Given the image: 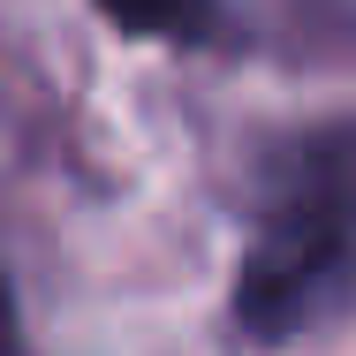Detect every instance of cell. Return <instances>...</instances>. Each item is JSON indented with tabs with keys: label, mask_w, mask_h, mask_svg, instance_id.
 Listing matches in <instances>:
<instances>
[{
	"label": "cell",
	"mask_w": 356,
	"mask_h": 356,
	"mask_svg": "<svg viewBox=\"0 0 356 356\" xmlns=\"http://www.w3.org/2000/svg\"><path fill=\"white\" fill-rule=\"evenodd\" d=\"M99 15L137 38H205L213 31V0H99Z\"/></svg>",
	"instance_id": "cell-2"
},
{
	"label": "cell",
	"mask_w": 356,
	"mask_h": 356,
	"mask_svg": "<svg viewBox=\"0 0 356 356\" xmlns=\"http://www.w3.org/2000/svg\"><path fill=\"white\" fill-rule=\"evenodd\" d=\"M356 318V122L288 137L258 167L235 266V334L281 349Z\"/></svg>",
	"instance_id": "cell-1"
}]
</instances>
